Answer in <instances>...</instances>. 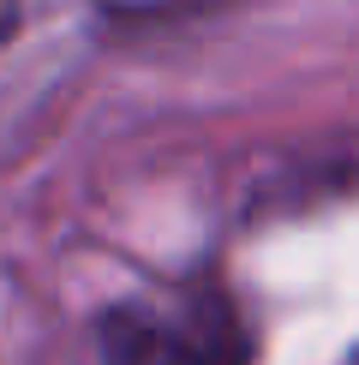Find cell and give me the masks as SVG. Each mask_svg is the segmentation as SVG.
I'll return each instance as SVG.
<instances>
[{
	"instance_id": "cell-1",
	"label": "cell",
	"mask_w": 359,
	"mask_h": 365,
	"mask_svg": "<svg viewBox=\"0 0 359 365\" xmlns=\"http://www.w3.org/2000/svg\"><path fill=\"white\" fill-rule=\"evenodd\" d=\"M108 365H239L234 317H144L120 312L108 324Z\"/></svg>"
},
{
	"instance_id": "cell-2",
	"label": "cell",
	"mask_w": 359,
	"mask_h": 365,
	"mask_svg": "<svg viewBox=\"0 0 359 365\" xmlns=\"http://www.w3.org/2000/svg\"><path fill=\"white\" fill-rule=\"evenodd\" d=\"M19 30V0H0V42Z\"/></svg>"
}]
</instances>
